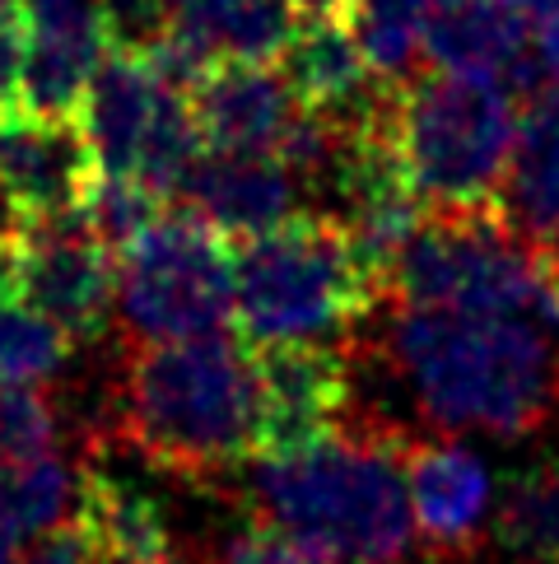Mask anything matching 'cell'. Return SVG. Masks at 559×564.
Here are the masks:
<instances>
[{"instance_id": "obj_1", "label": "cell", "mask_w": 559, "mask_h": 564, "mask_svg": "<svg viewBox=\"0 0 559 564\" xmlns=\"http://www.w3.org/2000/svg\"><path fill=\"white\" fill-rule=\"evenodd\" d=\"M364 346L415 401V415L443 434L527 438L559 411V317L377 304Z\"/></svg>"}, {"instance_id": "obj_2", "label": "cell", "mask_w": 559, "mask_h": 564, "mask_svg": "<svg viewBox=\"0 0 559 564\" xmlns=\"http://www.w3.org/2000/svg\"><path fill=\"white\" fill-rule=\"evenodd\" d=\"M117 438L173 476L219 480L262 443V373L243 336L135 346L117 382Z\"/></svg>"}, {"instance_id": "obj_3", "label": "cell", "mask_w": 559, "mask_h": 564, "mask_svg": "<svg viewBox=\"0 0 559 564\" xmlns=\"http://www.w3.org/2000/svg\"><path fill=\"white\" fill-rule=\"evenodd\" d=\"M406 430H336L285 457H256L248 499L256 518L298 536L327 564H402L415 536L406 490Z\"/></svg>"}, {"instance_id": "obj_4", "label": "cell", "mask_w": 559, "mask_h": 564, "mask_svg": "<svg viewBox=\"0 0 559 564\" xmlns=\"http://www.w3.org/2000/svg\"><path fill=\"white\" fill-rule=\"evenodd\" d=\"M383 285L336 215H289L233 248V322L252 350L350 346Z\"/></svg>"}, {"instance_id": "obj_5", "label": "cell", "mask_w": 559, "mask_h": 564, "mask_svg": "<svg viewBox=\"0 0 559 564\" xmlns=\"http://www.w3.org/2000/svg\"><path fill=\"white\" fill-rule=\"evenodd\" d=\"M387 127L425 210H485L517 145V98L504 79L425 66L387 89Z\"/></svg>"}, {"instance_id": "obj_6", "label": "cell", "mask_w": 559, "mask_h": 564, "mask_svg": "<svg viewBox=\"0 0 559 564\" xmlns=\"http://www.w3.org/2000/svg\"><path fill=\"white\" fill-rule=\"evenodd\" d=\"M383 304L559 317L541 248L517 238L494 206L425 210L419 229L392 261Z\"/></svg>"}, {"instance_id": "obj_7", "label": "cell", "mask_w": 559, "mask_h": 564, "mask_svg": "<svg viewBox=\"0 0 559 564\" xmlns=\"http://www.w3.org/2000/svg\"><path fill=\"white\" fill-rule=\"evenodd\" d=\"M117 322L131 346L224 332L233 322L229 238L191 210H164L117 252Z\"/></svg>"}, {"instance_id": "obj_8", "label": "cell", "mask_w": 559, "mask_h": 564, "mask_svg": "<svg viewBox=\"0 0 559 564\" xmlns=\"http://www.w3.org/2000/svg\"><path fill=\"white\" fill-rule=\"evenodd\" d=\"M14 219V215H10ZM19 299L70 340H98L117 317V252L89 229L85 210L14 219Z\"/></svg>"}, {"instance_id": "obj_9", "label": "cell", "mask_w": 559, "mask_h": 564, "mask_svg": "<svg viewBox=\"0 0 559 564\" xmlns=\"http://www.w3.org/2000/svg\"><path fill=\"white\" fill-rule=\"evenodd\" d=\"M94 173L89 135L75 112L0 108V206L14 219L75 210Z\"/></svg>"}, {"instance_id": "obj_10", "label": "cell", "mask_w": 559, "mask_h": 564, "mask_svg": "<svg viewBox=\"0 0 559 564\" xmlns=\"http://www.w3.org/2000/svg\"><path fill=\"white\" fill-rule=\"evenodd\" d=\"M256 373H262V443H256V457H285L346 430L350 415L346 346L256 350Z\"/></svg>"}, {"instance_id": "obj_11", "label": "cell", "mask_w": 559, "mask_h": 564, "mask_svg": "<svg viewBox=\"0 0 559 564\" xmlns=\"http://www.w3.org/2000/svg\"><path fill=\"white\" fill-rule=\"evenodd\" d=\"M406 490L415 536L429 560H471L485 546L494 503L490 467L457 438H406Z\"/></svg>"}, {"instance_id": "obj_12", "label": "cell", "mask_w": 559, "mask_h": 564, "mask_svg": "<svg viewBox=\"0 0 559 564\" xmlns=\"http://www.w3.org/2000/svg\"><path fill=\"white\" fill-rule=\"evenodd\" d=\"M24 70L19 104L37 112H79L112 37L98 0H37L24 10Z\"/></svg>"}, {"instance_id": "obj_13", "label": "cell", "mask_w": 559, "mask_h": 564, "mask_svg": "<svg viewBox=\"0 0 559 564\" xmlns=\"http://www.w3.org/2000/svg\"><path fill=\"white\" fill-rule=\"evenodd\" d=\"M298 112L304 104L271 62H219L191 94L206 150L224 154H280Z\"/></svg>"}, {"instance_id": "obj_14", "label": "cell", "mask_w": 559, "mask_h": 564, "mask_svg": "<svg viewBox=\"0 0 559 564\" xmlns=\"http://www.w3.org/2000/svg\"><path fill=\"white\" fill-rule=\"evenodd\" d=\"M177 196H183L187 210L201 215L215 234L243 243V238H256L275 225H285L289 215H298L304 183H298L294 169L275 154L206 150Z\"/></svg>"}, {"instance_id": "obj_15", "label": "cell", "mask_w": 559, "mask_h": 564, "mask_svg": "<svg viewBox=\"0 0 559 564\" xmlns=\"http://www.w3.org/2000/svg\"><path fill=\"white\" fill-rule=\"evenodd\" d=\"M164 98L168 89L150 75L145 56L108 47L75 112L89 135L98 173H135L140 150H145V135L154 127L158 108H164Z\"/></svg>"}, {"instance_id": "obj_16", "label": "cell", "mask_w": 559, "mask_h": 564, "mask_svg": "<svg viewBox=\"0 0 559 564\" xmlns=\"http://www.w3.org/2000/svg\"><path fill=\"white\" fill-rule=\"evenodd\" d=\"M70 513L94 564H173L164 509L122 476L89 467L79 476Z\"/></svg>"}, {"instance_id": "obj_17", "label": "cell", "mask_w": 559, "mask_h": 564, "mask_svg": "<svg viewBox=\"0 0 559 564\" xmlns=\"http://www.w3.org/2000/svg\"><path fill=\"white\" fill-rule=\"evenodd\" d=\"M280 70H285L289 89L298 94V104L331 117L364 112L383 94L341 14H298L289 47L280 52Z\"/></svg>"}, {"instance_id": "obj_18", "label": "cell", "mask_w": 559, "mask_h": 564, "mask_svg": "<svg viewBox=\"0 0 559 564\" xmlns=\"http://www.w3.org/2000/svg\"><path fill=\"white\" fill-rule=\"evenodd\" d=\"M531 43L508 0H429L425 19V66L452 75L508 79Z\"/></svg>"}, {"instance_id": "obj_19", "label": "cell", "mask_w": 559, "mask_h": 564, "mask_svg": "<svg viewBox=\"0 0 559 564\" xmlns=\"http://www.w3.org/2000/svg\"><path fill=\"white\" fill-rule=\"evenodd\" d=\"M494 210L531 248L550 252L559 243V104L555 98L527 104Z\"/></svg>"}, {"instance_id": "obj_20", "label": "cell", "mask_w": 559, "mask_h": 564, "mask_svg": "<svg viewBox=\"0 0 559 564\" xmlns=\"http://www.w3.org/2000/svg\"><path fill=\"white\" fill-rule=\"evenodd\" d=\"M210 62H280L298 29L289 0H177L173 24Z\"/></svg>"}, {"instance_id": "obj_21", "label": "cell", "mask_w": 559, "mask_h": 564, "mask_svg": "<svg viewBox=\"0 0 559 564\" xmlns=\"http://www.w3.org/2000/svg\"><path fill=\"white\" fill-rule=\"evenodd\" d=\"M336 14L346 19L369 75L383 89H402L410 75L425 70L429 0H346Z\"/></svg>"}, {"instance_id": "obj_22", "label": "cell", "mask_w": 559, "mask_h": 564, "mask_svg": "<svg viewBox=\"0 0 559 564\" xmlns=\"http://www.w3.org/2000/svg\"><path fill=\"white\" fill-rule=\"evenodd\" d=\"M75 490L79 476L56 453L37 462H0V532L24 546L37 532L70 518Z\"/></svg>"}, {"instance_id": "obj_23", "label": "cell", "mask_w": 559, "mask_h": 564, "mask_svg": "<svg viewBox=\"0 0 559 564\" xmlns=\"http://www.w3.org/2000/svg\"><path fill=\"white\" fill-rule=\"evenodd\" d=\"M494 536L527 564H559V467H531L508 480L494 509Z\"/></svg>"}, {"instance_id": "obj_24", "label": "cell", "mask_w": 559, "mask_h": 564, "mask_svg": "<svg viewBox=\"0 0 559 564\" xmlns=\"http://www.w3.org/2000/svg\"><path fill=\"white\" fill-rule=\"evenodd\" d=\"M75 340L19 294L0 299V382L43 388L66 369Z\"/></svg>"}, {"instance_id": "obj_25", "label": "cell", "mask_w": 559, "mask_h": 564, "mask_svg": "<svg viewBox=\"0 0 559 564\" xmlns=\"http://www.w3.org/2000/svg\"><path fill=\"white\" fill-rule=\"evenodd\" d=\"M79 210H85L89 229L103 238L112 252H122L131 238H140L164 215V196L135 173H94Z\"/></svg>"}, {"instance_id": "obj_26", "label": "cell", "mask_w": 559, "mask_h": 564, "mask_svg": "<svg viewBox=\"0 0 559 564\" xmlns=\"http://www.w3.org/2000/svg\"><path fill=\"white\" fill-rule=\"evenodd\" d=\"M56 411L37 388L0 382V462H37L56 453Z\"/></svg>"}, {"instance_id": "obj_27", "label": "cell", "mask_w": 559, "mask_h": 564, "mask_svg": "<svg viewBox=\"0 0 559 564\" xmlns=\"http://www.w3.org/2000/svg\"><path fill=\"white\" fill-rule=\"evenodd\" d=\"M219 564H327V560L298 536L280 532L275 522L252 518L243 532L229 536V546L219 551Z\"/></svg>"}, {"instance_id": "obj_28", "label": "cell", "mask_w": 559, "mask_h": 564, "mask_svg": "<svg viewBox=\"0 0 559 564\" xmlns=\"http://www.w3.org/2000/svg\"><path fill=\"white\" fill-rule=\"evenodd\" d=\"M504 85L513 89L517 104H541V98H555L559 104V19H550V24L536 29V37L527 43L523 62L513 66V75L504 79Z\"/></svg>"}, {"instance_id": "obj_29", "label": "cell", "mask_w": 559, "mask_h": 564, "mask_svg": "<svg viewBox=\"0 0 559 564\" xmlns=\"http://www.w3.org/2000/svg\"><path fill=\"white\" fill-rule=\"evenodd\" d=\"M14 564H94V560H89V546H85V536H79L75 522H56V528L24 541Z\"/></svg>"}, {"instance_id": "obj_30", "label": "cell", "mask_w": 559, "mask_h": 564, "mask_svg": "<svg viewBox=\"0 0 559 564\" xmlns=\"http://www.w3.org/2000/svg\"><path fill=\"white\" fill-rule=\"evenodd\" d=\"M24 10H0V108L19 104V70H24Z\"/></svg>"}, {"instance_id": "obj_31", "label": "cell", "mask_w": 559, "mask_h": 564, "mask_svg": "<svg viewBox=\"0 0 559 564\" xmlns=\"http://www.w3.org/2000/svg\"><path fill=\"white\" fill-rule=\"evenodd\" d=\"M19 294V234H14V219L0 225V299Z\"/></svg>"}, {"instance_id": "obj_32", "label": "cell", "mask_w": 559, "mask_h": 564, "mask_svg": "<svg viewBox=\"0 0 559 564\" xmlns=\"http://www.w3.org/2000/svg\"><path fill=\"white\" fill-rule=\"evenodd\" d=\"M508 6L523 14V24L536 33L541 24H550V19H559V0H508Z\"/></svg>"}, {"instance_id": "obj_33", "label": "cell", "mask_w": 559, "mask_h": 564, "mask_svg": "<svg viewBox=\"0 0 559 564\" xmlns=\"http://www.w3.org/2000/svg\"><path fill=\"white\" fill-rule=\"evenodd\" d=\"M289 6L298 10V14H336L346 6V0H289Z\"/></svg>"}, {"instance_id": "obj_34", "label": "cell", "mask_w": 559, "mask_h": 564, "mask_svg": "<svg viewBox=\"0 0 559 564\" xmlns=\"http://www.w3.org/2000/svg\"><path fill=\"white\" fill-rule=\"evenodd\" d=\"M541 257H546V285H550L555 313H559V252H541Z\"/></svg>"}, {"instance_id": "obj_35", "label": "cell", "mask_w": 559, "mask_h": 564, "mask_svg": "<svg viewBox=\"0 0 559 564\" xmlns=\"http://www.w3.org/2000/svg\"><path fill=\"white\" fill-rule=\"evenodd\" d=\"M14 555H19V541L10 532H0V564H14Z\"/></svg>"}, {"instance_id": "obj_36", "label": "cell", "mask_w": 559, "mask_h": 564, "mask_svg": "<svg viewBox=\"0 0 559 564\" xmlns=\"http://www.w3.org/2000/svg\"><path fill=\"white\" fill-rule=\"evenodd\" d=\"M14 6H19V10H29V6H37V0H14Z\"/></svg>"}, {"instance_id": "obj_37", "label": "cell", "mask_w": 559, "mask_h": 564, "mask_svg": "<svg viewBox=\"0 0 559 564\" xmlns=\"http://www.w3.org/2000/svg\"><path fill=\"white\" fill-rule=\"evenodd\" d=\"M10 6H14V0H0V10H10Z\"/></svg>"}]
</instances>
